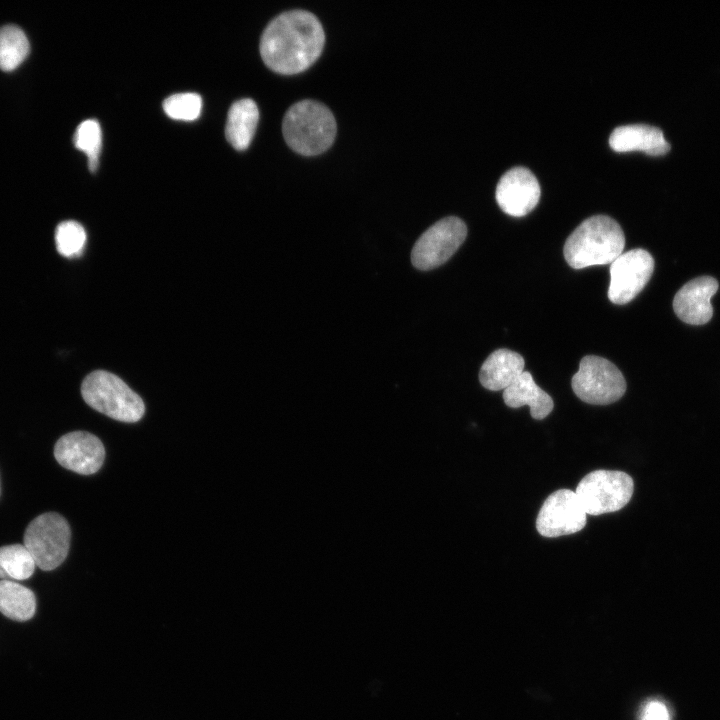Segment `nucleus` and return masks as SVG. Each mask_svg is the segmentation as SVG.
<instances>
[{"instance_id":"obj_1","label":"nucleus","mask_w":720,"mask_h":720,"mask_svg":"<svg viewBox=\"0 0 720 720\" xmlns=\"http://www.w3.org/2000/svg\"><path fill=\"white\" fill-rule=\"evenodd\" d=\"M325 33L319 19L310 11L292 9L273 18L260 39L264 63L281 74H294L308 68L320 55Z\"/></svg>"},{"instance_id":"obj_2","label":"nucleus","mask_w":720,"mask_h":720,"mask_svg":"<svg viewBox=\"0 0 720 720\" xmlns=\"http://www.w3.org/2000/svg\"><path fill=\"white\" fill-rule=\"evenodd\" d=\"M625 246L620 225L607 215H594L584 220L567 238L563 253L568 265L582 269L611 264Z\"/></svg>"},{"instance_id":"obj_3","label":"nucleus","mask_w":720,"mask_h":720,"mask_svg":"<svg viewBox=\"0 0 720 720\" xmlns=\"http://www.w3.org/2000/svg\"><path fill=\"white\" fill-rule=\"evenodd\" d=\"M336 120L331 110L313 99H303L286 111L282 132L287 144L303 155H316L328 149L336 135Z\"/></svg>"},{"instance_id":"obj_4","label":"nucleus","mask_w":720,"mask_h":720,"mask_svg":"<svg viewBox=\"0 0 720 720\" xmlns=\"http://www.w3.org/2000/svg\"><path fill=\"white\" fill-rule=\"evenodd\" d=\"M81 394L90 407L117 421L134 423L145 412L142 398L108 371L97 370L86 376Z\"/></svg>"},{"instance_id":"obj_5","label":"nucleus","mask_w":720,"mask_h":720,"mask_svg":"<svg viewBox=\"0 0 720 720\" xmlns=\"http://www.w3.org/2000/svg\"><path fill=\"white\" fill-rule=\"evenodd\" d=\"M23 540L36 566L44 571L53 570L61 565L68 555L70 526L60 514L47 512L29 523Z\"/></svg>"},{"instance_id":"obj_6","label":"nucleus","mask_w":720,"mask_h":720,"mask_svg":"<svg viewBox=\"0 0 720 720\" xmlns=\"http://www.w3.org/2000/svg\"><path fill=\"white\" fill-rule=\"evenodd\" d=\"M633 491L634 482L627 473L595 470L580 480L575 493L586 514L597 516L622 509Z\"/></svg>"},{"instance_id":"obj_7","label":"nucleus","mask_w":720,"mask_h":720,"mask_svg":"<svg viewBox=\"0 0 720 720\" xmlns=\"http://www.w3.org/2000/svg\"><path fill=\"white\" fill-rule=\"evenodd\" d=\"M575 395L588 404L608 405L618 401L626 391L621 371L609 360L587 355L571 381Z\"/></svg>"},{"instance_id":"obj_8","label":"nucleus","mask_w":720,"mask_h":720,"mask_svg":"<svg viewBox=\"0 0 720 720\" xmlns=\"http://www.w3.org/2000/svg\"><path fill=\"white\" fill-rule=\"evenodd\" d=\"M467 236L466 224L458 217H445L430 226L414 244L411 262L422 271L435 269L458 250Z\"/></svg>"},{"instance_id":"obj_9","label":"nucleus","mask_w":720,"mask_h":720,"mask_svg":"<svg viewBox=\"0 0 720 720\" xmlns=\"http://www.w3.org/2000/svg\"><path fill=\"white\" fill-rule=\"evenodd\" d=\"M654 270V259L641 248L622 253L610 264L608 298L614 304L632 301L646 286Z\"/></svg>"},{"instance_id":"obj_10","label":"nucleus","mask_w":720,"mask_h":720,"mask_svg":"<svg viewBox=\"0 0 720 720\" xmlns=\"http://www.w3.org/2000/svg\"><path fill=\"white\" fill-rule=\"evenodd\" d=\"M586 515L574 491L559 489L542 504L536 519V529L544 537L574 534L585 527Z\"/></svg>"},{"instance_id":"obj_11","label":"nucleus","mask_w":720,"mask_h":720,"mask_svg":"<svg viewBox=\"0 0 720 720\" xmlns=\"http://www.w3.org/2000/svg\"><path fill=\"white\" fill-rule=\"evenodd\" d=\"M54 456L64 468L90 475L102 467L105 448L95 435L85 431H73L59 438L54 447Z\"/></svg>"},{"instance_id":"obj_12","label":"nucleus","mask_w":720,"mask_h":720,"mask_svg":"<svg viewBox=\"0 0 720 720\" xmlns=\"http://www.w3.org/2000/svg\"><path fill=\"white\" fill-rule=\"evenodd\" d=\"M540 185L535 175L525 167H513L500 178L496 187V201L506 214L522 217L531 212L540 199Z\"/></svg>"},{"instance_id":"obj_13","label":"nucleus","mask_w":720,"mask_h":720,"mask_svg":"<svg viewBox=\"0 0 720 720\" xmlns=\"http://www.w3.org/2000/svg\"><path fill=\"white\" fill-rule=\"evenodd\" d=\"M711 276H700L683 285L675 294L673 309L677 317L690 325H703L713 315L711 298L718 290Z\"/></svg>"},{"instance_id":"obj_14","label":"nucleus","mask_w":720,"mask_h":720,"mask_svg":"<svg viewBox=\"0 0 720 720\" xmlns=\"http://www.w3.org/2000/svg\"><path fill=\"white\" fill-rule=\"evenodd\" d=\"M610 147L617 152L643 151L660 156L670 150L663 132L647 124H630L616 127L609 138Z\"/></svg>"},{"instance_id":"obj_15","label":"nucleus","mask_w":720,"mask_h":720,"mask_svg":"<svg viewBox=\"0 0 720 720\" xmlns=\"http://www.w3.org/2000/svg\"><path fill=\"white\" fill-rule=\"evenodd\" d=\"M524 364L523 357L517 352L495 350L482 364L479 381L488 390H505L524 372Z\"/></svg>"},{"instance_id":"obj_16","label":"nucleus","mask_w":720,"mask_h":720,"mask_svg":"<svg viewBox=\"0 0 720 720\" xmlns=\"http://www.w3.org/2000/svg\"><path fill=\"white\" fill-rule=\"evenodd\" d=\"M503 400L511 408L528 405L532 418L536 420L544 419L554 407L552 397L534 382L528 371H524L514 383L503 390Z\"/></svg>"},{"instance_id":"obj_17","label":"nucleus","mask_w":720,"mask_h":720,"mask_svg":"<svg viewBox=\"0 0 720 720\" xmlns=\"http://www.w3.org/2000/svg\"><path fill=\"white\" fill-rule=\"evenodd\" d=\"M259 119V110L250 98L234 102L227 115L225 135L236 150H245L251 143Z\"/></svg>"},{"instance_id":"obj_18","label":"nucleus","mask_w":720,"mask_h":720,"mask_svg":"<svg viewBox=\"0 0 720 720\" xmlns=\"http://www.w3.org/2000/svg\"><path fill=\"white\" fill-rule=\"evenodd\" d=\"M36 610L34 593L11 580L0 581V612L14 621H27Z\"/></svg>"},{"instance_id":"obj_19","label":"nucleus","mask_w":720,"mask_h":720,"mask_svg":"<svg viewBox=\"0 0 720 720\" xmlns=\"http://www.w3.org/2000/svg\"><path fill=\"white\" fill-rule=\"evenodd\" d=\"M30 45L24 31L15 25L0 28V68L16 69L27 57Z\"/></svg>"},{"instance_id":"obj_20","label":"nucleus","mask_w":720,"mask_h":720,"mask_svg":"<svg viewBox=\"0 0 720 720\" xmlns=\"http://www.w3.org/2000/svg\"><path fill=\"white\" fill-rule=\"evenodd\" d=\"M36 563L24 544H12L0 548V578L2 580H25L29 578Z\"/></svg>"},{"instance_id":"obj_21","label":"nucleus","mask_w":720,"mask_h":720,"mask_svg":"<svg viewBox=\"0 0 720 720\" xmlns=\"http://www.w3.org/2000/svg\"><path fill=\"white\" fill-rule=\"evenodd\" d=\"M73 141L75 147L86 154L89 169L92 172L96 171L102 147V131L99 122L94 119L81 122L75 131Z\"/></svg>"},{"instance_id":"obj_22","label":"nucleus","mask_w":720,"mask_h":720,"mask_svg":"<svg viewBox=\"0 0 720 720\" xmlns=\"http://www.w3.org/2000/svg\"><path fill=\"white\" fill-rule=\"evenodd\" d=\"M86 232L83 226L73 220L61 222L55 232L57 251L64 257L79 256L86 243Z\"/></svg>"},{"instance_id":"obj_23","label":"nucleus","mask_w":720,"mask_h":720,"mask_svg":"<svg viewBox=\"0 0 720 720\" xmlns=\"http://www.w3.org/2000/svg\"><path fill=\"white\" fill-rule=\"evenodd\" d=\"M164 112L172 119L192 121L199 117L202 109L201 96L192 93H177L163 102Z\"/></svg>"},{"instance_id":"obj_24","label":"nucleus","mask_w":720,"mask_h":720,"mask_svg":"<svg viewBox=\"0 0 720 720\" xmlns=\"http://www.w3.org/2000/svg\"><path fill=\"white\" fill-rule=\"evenodd\" d=\"M641 720H670V714L663 702L653 700L645 705Z\"/></svg>"}]
</instances>
